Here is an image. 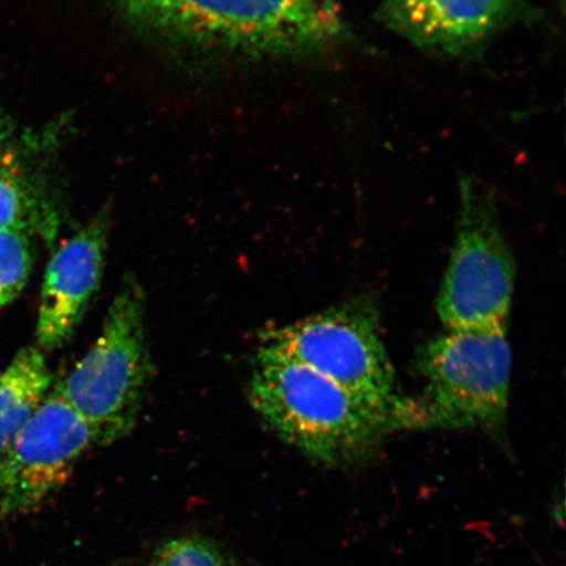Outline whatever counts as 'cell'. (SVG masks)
Returning <instances> with one entry per match:
<instances>
[{
  "label": "cell",
  "instance_id": "1",
  "mask_svg": "<svg viewBox=\"0 0 566 566\" xmlns=\"http://www.w3.org/2000/svg\"><path fill=\"white\" fill-rule=\"evenodd\" d=\"M248 399L283 441L317 463L358 464L398 424L308 367L260 350Z\"/></svg>",
  "mask_w": 566,
  "mask_h": 566
},
{
  "label": "cell",
  "instance_id": "2",
  "mask_svg": "<svg viewBox=\"0 0 566 566\" xmlns=\"http://www.w3.org/2000/svg\"><path fill=\"white\" fill-rule=\"evenodd\" d=\"M139 23L261 54H310L346 41L336 0H122Z\"/></svg>",
  "mask_w": 566,
  "mask_h": 566
},
{
  "label": "cell",
  "instance_id": "3",
  "mask_svg": "<svg viewBox=\"0 0 566 566\" xmlns=\"http://www.w3.org/2000/svg\"><path fill=\"white\" fill-rule=\"evenodd\" d=\"M377 303L354 296L316 315L264 332L260 350L294 360L335 381L398 424L422 429L419 402L401 394Z\"/></svg>",
  "mask_w": 566,
  "mask_h": 566
},
{
  "label": "cell",
  "instance_id": "4",
  "mask_svg": "<svg viewBox=\"0 0 566 566\" xmlns=\"http://www.w3.org/2000/svg\"><path fill=\"white\" fill-rule=\"evenodd\" d=\"M151 373L146 294L136 275L129 273L111 303L101 335L54 386L87 423L97 446H106L136 429Z\"/></svg>",
  "mask_w": 566,
  "mask_h": 566
},
{
  "label": "cell",
  "instance_id": "5",
  "mask_svg": "<svg viewBox=\"0 0 566 566\" xmlns=\"http://www.w3.org/2000/svg\"><path fill=\"white\" fill-rule=\"evenodd\" d=\"M419 367L422 429H504L513 373L507 328L446 329L424 346Z\"/></svg>",
  "mask_w": 566,
  "mask_h": 566
},
{
  "label": "cell",
  "instance_id": "6",
  "mask_svg": "<svg viewBox=\"0 0 566 566\" xmlns=\"http://www.w3.org/2000/svg\"><path fill=\"white\" fill-rule=\"evenodd\" d=\"M515 261L494 202L480 184L462 177L454 245L437 300L448 331L507 328Z\"/></svg>",
  "mask_w": 566,
  "mask_h": 566
},
{
  "label": "cell",
  "instance_id": "7",
  "mask_svg": "<svg viewBox=\"0 0 566 566\" xmlns=\"http://www.w3.org/2000/svg\"><path fill=\"white\" fill-rule=\"evenodd\" d=\"M96 446L87 423L54 386L0 459V523L38 511Z\"/></svg>",
  "mask_w": 566,
  "mask_h": 566
},
{
  "label": "cell",
  "instance_id": "8",
  "mask_svg": "<svg viewBox=\"0 0 566 566\" xmlns=\"http://www.w3.org/2000/svg\"><path fill=\"white\" fill-rule=\"evenodd\" d=\"M526 13L522 0H384L378 19L421 51L464 56Z\"/></svg>",
  "mask_w": 566,
  "mask_h": 566
},
{
  "label": "cell",
  "instance_id": "9",
  "mask_svg": "<svg viewBox=\"0 0 566 566\" xmlns=\"http://www.w3.org/2000/svg\"><path fill=\"white\" fill-rule=\"evenodd\" d=\"M108 235V216H97L49 261L35 327L41 352L61 349L80 327L102 283Z\"/></svg>",
  "mask_w": 566,
  "mask_h": 566
},
{
  "label": "cell",
  "instance_id": "10",
  "mask_svg": "<svg viewBox=\"0 0 566 566\" xmlns=\"http://www.w3.org/2000/svg\"><path fill=\"white\" fill-rule=\"evenodd\" d=\"M53 385V374L39 348L20 350L0 374V459L31 422Z\"/></svg>",
  "mask_w": 566,
  "mask_h": 566
},
{
  "label": "cell",
  "instance_id": "11",
  "mask_svg": "<svg viewBox=\"0 0 566 566\" xmlns=\"http://www.w3.org/2000/svg\"><path fill=\"white\" fill-rule=\"evenodd\" d=\"M32 189L15 163L0 150V230L32 232L41 223L52 226V219L46 217Z\"/></svg>",
  "mask_w": 566,
  "mask_h": 566
},
{
  "label": "cell",
  "instance_id": "12",
  "mask_svg": "<svg viewBox=\"0 0 566 566\" xmlns=\"http://www.w3.org/2000/svg\"><path fill=\"white\" fill-rule=\"evenodd\" d=\"M31 233L24 229L0 230V310L23 293L31 277Z\"/></svg>",
  "mask_w": 566,
  "mask_h": 566
},
{
  "label": "cell",
  "instance_id": "13",
  "mask_svg": "<svg viewBox=\"0 0 566 566\" xmlns=\"http://www.w3.org/2000/svg\"><path fill=\"white\" fill-rule=\"evenodd\" d=\"M150 566H230L221 552L203 537H175L161 544Z\"/></svg>",
  "mask_w": 566,
  "mask_h": 566
}]
</instances>
